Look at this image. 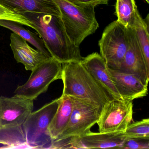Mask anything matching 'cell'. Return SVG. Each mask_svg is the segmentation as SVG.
<instances>
[{"label":"cell","instance_id":"ba28073f","mask_svg":"<svg viewBox=\"0 0 149 149\" xmlns=\"http://www.w3.org/2000/svg\"><path fill=\"white\" fill-rule=\"evenodd\" d=\"M132 101L113 99L102 110L97 123L99 132H124L132 121Z\"/></svg>","mask_w":149,"mask_h":149},{"label":"cell","instance_id":"9a60e30c","mask_svg":"<svg viewBox=\"0 0 149 149\" xmlns=\"http://www.w3.org/2000/svg\"><path fill=\"white\" fill-rule=\"evenodd\" d=\"M0 5L18 14L33 12L61 16L54 0H0Z\"/></svg>","mask_w":149,"mask_h":149},{"label":"cell","instance_id":"7402d4cb","mask_svg":"<svg viewBox=\"0 0 149 149\" xmlns=\"http://www.w3.org/2000/svg\"><path fill=\"white\" fill-rule=\"evenodd\" d=\"M0 19L9 20L33 29V23L22 15L15 13L0 5Z\"/></svg>","mask_w":149,"mask_h":149},{"label":"cell","instance_id":"d6986e66","mask_svg":"<svg viewBox=\"0 0 149 149\" xmlns=\"http://www.w3.org/2000/svg\"><path fill=\"white\" fill-rule=\"evenodd\" d=\"M132 27L135 30L146 65L149 70V26L145 24L138 11L136 14V19Z\"/></svg>","mask_w":149,"mask_h":149},{"label":"cell","instance_id":"484cf974","mask_svg":"<svg viewBox=\"0 0 149 149\" xmlns=\"http://www.w3.org/2000/svg\"><path fill=\"white\" fill-rule=\"evenodd\" d=\"M145 1L147 2V3H149V0H145Z\"/></svg>","mask_w":149,"mask_h":149},{"label":"cell","instance_id":"ac0fdd59","mask_svg":"<svg viewBox=\"0 0 149 149\" xmlns=\"http://www.w3.org/2000/svg\"><path fill=\"white\" fill-rule=\"evenodd\" d=\"M0 26L8 29L19 36L48 57H53L39 35L26 29L22 25L12 20L0 19Z\"/></svg>","mask_w":149,"mask_h":149},{"label":"cell","instance_id":"7a4b0ae2","mask_svg":"<svg viewBox=\"0 0 149 149\" xmlns=\"http://www.w3.org/2000/svg\"><path fill=\"white\" fill-rule=\"evenodd\" d=\"M62 64L61 78L63 84L62 95L87 101L102 108L114 99L87 70L81 61Z\"/></svg>","mask_w":149,"mask_h":149},{"label":"cell","instance_id":"2e32d148","mask_svg":"<svg viewBox=\"0 0 149 149\" xmlns=\"http://www.w3.org/2000/svg\"><path fill=\"white\" fill-rule=\"evenodd\" d=\"M61 97L60 105L49 128L50 136L53 140L57 139L64 130L69 121L73 109L72 97L62 95Z\"/></svg>","mask_w":149,"mask_h":149},{"label":"cell","instance_id":"603a6c76","mask_svg":"<svg viewBox=\"0 0 149 149\" xmlns=\"http://www.w3.org/2000/svg\"><path fill=\"white\" fill-rule=\"evenodd\" d=\"M122 149H149V137L126 138Z\"/></svg>","mask_w":149,"mask_h":149},{"label":"cell","instance_id":"5bb4252c","mask_svg":"<svg viewBox=\"0 0 149 149\" xmlns=\"http://www.w3.org/2000/svg\"><path fill=\"white\" fill-rule=\"evenodd\" d=\"M83 65L94 78L112 96L114 99L124 100L118 93L111 80L107 66L101 55L94 53L83 58Z\"/></svg>","mask_w":149,"mask_h":149},{"label":"cell","instance_id":"30bf717a","mask_svg":"<svg viewBox=\"0 0 149 149\" xmlns=\"http://www.w3.org/2000/svg\"><path fill=\"white\" fill-rule=\"evenodd\" d=\"M33 101L15 95L0 97V127L22 125L33 109Z\"/></svg>","mask_w":149,"mask_h":149},{"label":"cell","instance_id":"5b68a950","mask_svg":"<svg viewBox=\"0 0 149 149\" xmlns=\"http://www.w3.org/2000/svg\"><path fill=\"white\" fill-rule=\"evenodd\" d=\"M100 53L107 68L121 70L129 45L127 28L114 21L103 32L98 42Z\"/></svg>","mask_w":149,"mask_h":149},{"label":"cell","instance_id":"d4e9b609","mask_svg":"<svg viewBox=\"0 0 149 149\" xmlns=\"http://www.w3.org/2000/svg\"><path fill=\"white\" fill-rule=\"evenodd\" d=\"M99 2V5L104 4V5H108L109 0H97Z\"/></svg>","mask_w":149,"mask_h":149},{"label":"cell","instance_id":"4fadbf2b","mask_svg":"<svg viewBox=\"0 0 149 149\" xmlns=\"http://www.w3.org/2000/svg\"><path fill=\"white\" fill-rule=\"evenodd\" d=\"M10 46L17 62L23 64L27 70L32 71L41 63L51 58L30 47L26 40L14 33L10 36Z\"/></svg>","mask_w":149,"mask_h":149},{"label":"cell","instance_id":"9c48e42d","mask_svg":"<svg viewBox=\"0 0 149 149\" xmlns=\"http://www.w3.org/2000/svg\"><path fill=\"white\" fill-rule=\"evenodd\" d=\"M126 138L124 132L101 133L90 131L79 136L54 140L50 149H122Z\"/></svg>","mask_w":149,"mask_h":149},{"label":"cell","instance_id":"ffe728a7","mask_svg":"<svg viewBox=\"0 0 149 149\" xmlns=\"http://www.w3.org/2000/svg\"><path fill=\"white\" fill-rule=\"evenodd\" d=\"M138 11L135 0H116L115 14L117 20L125 27L133 26Z\"/></svg>","mask_w":149,"mask_h":149},{"label":"cell","instance_id":"cb8c5ba5","mask_svg":"<svg viewBox=\"0 0 149 149\" xmlns=\"http://www.w3.org/2000/svg\"><path fill=\"white\" fill-rule=\"evenodd\" d=\"M67 1L81 7L96 6L99 5L97 0H66Z\"/></svg>","mask_w":149,"mask_h":149},{"label":"cell","instance_id":"8fae6325","mask_svg":"<svg viewBox=\"0 0 149 149\" xmlns=\"http://www.w3.org/2000/svg\"><path fill=\"white\" fill-rule=\"evenodd\" d=\"M107 70L123 100L133 101L147 95L148 86L145 85L134 74L108 68Z\"/></svg>","mask_w":149,"mask_h":149},{"label":"cell","instance_id":"6da1fadb","mask_svg":"<svg viewBox=\"0 0 149 149\" xmlns=\"http://www.w3.org/2000/svg\"><path fill=\"white\" fill-rule=\"evenodd\" d=\"M22 15L33 23V29L42 39L53 58L62 64L82 60L80 47L70 40L61 16L33 12Z\"/></svg>","mask_w":149,"mask_h":149},{"label":"cell","instance_id":"52a82bcc","mask_svg":"<svg viewBox=\"0 0 149 149\" xmlns=\"http://www.w3.org/2000/svg\"><path fill=\"white\" fill-rule=\"evenodd\" d=\"M72 97L73 109L69 121L64 130L56 139H68L89 132L101 116L103 109L101 106Z\"/></svg>","mask_w":149,"mask_h":149},{"label":"cell","instance_id":"8992f818","mask_svg":"<svg viewBox=\"0 0 149 149\" xmlns=\"http://www.w3.org/2000/svg\"><path fill=\"white\" fill-rule=\"evenodd\" d=\"M62 68V63L53 57L43 62L32 70L26 82L18 86L15 95L34 101L47 91L52 83L61 79Z\"/></svg>","mask_w":149,"mask_h":149},{"label":"cell","instance_id":"3957f363","mask_svg":"<svg viewBox=\"0 0 149 149\" xmlns=\"http://www.w3.org/2000/svg\"><path fill=\"white\" fill-rule=\"evenodd\" d=\"M60 8L61 18L67 34L74 44L80 47L88 36L99 27L95 7H81L66 0H54Z\"/></svg>","mask_w":149,"mask_h":149},{"label":"cell","instance_id":"277c9868","mask_svg":"<svg viewBox=\"0 0 149 149\" xmlns=\"http://www.w3.org/2000/svg\"><path fill=\"white\" fill-rule=\"evenodd\" d=\"M61 97L32 112L23 124L27 141L33 149H49L53 140L49 128L57 111Z\"/></svg>","mask_w":149,"mask_h":149},{"label":"cell","instance_id":"e0dca14e","mask_svg":"<svg viewBox=\"0 0 149 149\" xmlns=\"http://www.w3.org/2000/svg\"><path fill=\"white\" fill-rule=\"evenodd\" d=\"M0 149H33L27 141L23 125L0 127Z\"/></svg>","mask_w":149,"mask_h":149},{"label":"cell","instance_id":"7c38bea8","mask_svg":"<svg viewBox=\"0 0 149 149\" xmlns=\"http://www.w3.org/2000/svg\"><path fill=\"white\" fill-rule=\"evenodd\" d=\"M129 45L125 53L120 70L136 75L141 81L148 86L149 70L146 65L143 56L138 42L135 30L132 27L127 28Z\"/></svg>","mask_w":149,"mask_h":149},{"label":"cell","instance_id":"44dd1931","mask_svg":"<svg viewBox=\"0 0 149 149\" xmlns=\"http://www.w3.org/2000/svg\"><path fill=\"white\" fill-rule=\"evenodd\" d=\"M124 134L127 138L149 137V118L130 124Z\"/></svg>","mask_w":149,"mask_h":149}]
</instances>
